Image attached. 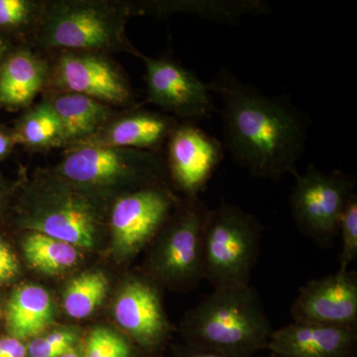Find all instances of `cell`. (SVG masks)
<instances>
[{"label": "cell", "instance_id": "6da1fadb", "mask_svg": "<svg viewBox=\"0 0 357 357\" xmlns=\"http://www.w3.org/2000/svg\"><path fill=\"white\" fill-rule=\"evenodd\" d=\"M208 86L222 98V144L237 165L264 180L297 175L307 123L289 98L263 95L227 68Z\"/></svg>", "mask_w": 357, "mask_h": 357}, {"label": "cell", "instance_id": "7a4b0ae2", "mask_svg": "<svg viewBox=\"0 0 357 357\" xmlns=\"http://www.w3.org/2000/svg\"><path fill=\"white\" fill-rule=\"evenodd\" d=\"M271 324L251 285L213 289L185 316V344L231 357H252L267 349Z\"/></svg>", "mask_w": 357, "mask_h": 357}, {"label": "cell", "instance_id": "3957f363", "mask_svg": "<svg viewBox=\"0 0 357 357\" xmlns=\"http://www.w3.org/2000/svg\"><path fill=\"white\" fill-rule=\"evenodd\" d=\"M134 15L131 2L107 0L44 1L34 32L36 43L45 50L82 51L109 55L139 51L130 44L126 21Z\"/></svg>", "mask_w": 357, "mask_h": 357}, {"label": "cell", "instance_id": "277c9868", "mask_svg": "<svg viewBox=\"0 0 357 357\" xmlns=\"http://www.w3.org/2000/svg\"><path fill=\"white\" fill-rule=\"evenodd\" d=\"M262 227L243 208L223 202L208 211L204 231V279L213 289L250 285Z\"/></svg>", "mask_w": 357, "mask_h": 357}, {"label": "cell", "instance_id": "5b68a950", "mask_svg": "<svg viewBox=\"0 0 357 357\" xmlns=\"http://www.w3.org/2000/svg\"><path fill=\"white\" fill-rule=\"evenodd\" d=\"M54 173L84 191L100 196L112 189L129 192L158 185L167 172L159 152L114 147H79L66 151Z\"/></svg>", "mask_w": 357, "mask_h": 357}, {"label": "cell", "instance_id": "8992f818", "mask_svg": "<svg viewBox=\"0 0 357 357\" xmlns=\"http://www.w3.org/2000/svg\"><path fill=\"white\" fill-rule=\"evenodd\" d=\"M33 195L27 225L75 248H91L100 220L95 196L55 173Z\"/></svg>", "mask_w": 357, "mask_h": 357}, {"label": "cell", "instance_id": "52a82bcc", "mask_svg": "<svg viewBox=\"0 0 357 357\" xmlns=\"http://www.w3.org/2000/svg\"><path fill=\"white\" fill-rule=\"evenodd\" d=\"M208 211L199 198H185L169 218L151 259L152 269L168 285L191 289L203 280L204 231Z\"/></svg>", "mask_w": 357, "mask_h": 357}, {"label": "cell", "instance_id": "ba28073f", "mask_svg": "<svg viewBox=\"0 0 357 357\" xmlns=\"http://www.w3.org/2000/svg\"><path fill=\"white\" fill-rule=\"evenodd\" d=\"M294 177L290 208L298 229L321 245L333 243L345 206L356 195V178L338 170L326 173L314 165Z\"/></svg>", "mask_w": 357, "mask_h": 357}, {"label": "cell", "instance_id": "9c48e42d", "mask_svg": "<svg viewBox=\"0 0 357 357\" xmlns=\"http://www.w3.org/2000/svg\"><path fill=\"white\" fill-rule=\"evenodd\" d=\"M45 91L47 93H77L112 107L135 105L128 77L105 54L61 51L50 65Z\"/></svg>", "mask_w": 357, "mask_h": 357}, {"label": "cell", "instance_id": "30bf717a", "mask_svg": "<svg viewBox=\"0 0 357 357\" xmlns=\"http://www.w3.org/2000/svg\"><path fill=\"white\" fill-rule=\"evenodd\" d=\"M146 69L147 102L176 119L198 121L210 116L215 105L208 84L171 58H152L138 54Z\"/></svg>", "mask_w": 357, "mask_h": 357}, {"label": "cell", "instance_id": "8fae6325", "mask_svg": "<svg viewBox=\"0 0 357 357\" xmlns=\"http://www.w3.org/2000/svg\"><path fill=\"white\" fill-rule=\"evenodd\" d=\"M177 206L173 195L159 185L117 197L110 210V227L119 255L137 252L158 234Z\"/></svg>", "mask_w": 357, "mask_h": 357}, {"label": "cell", "instance_id": "7c38bea8", "mask_svg": "<svg viewBox=\"0 0 357 357\" xmlns=\"http://www.w3.org/2000/svg\"><path fill=\"white\" fill-rule=\"evenodd\" d=\"M223 158L222 142L192 121L178 122L167 140V171L185 198H198Z\"/></svg>", "mask_w": 357, "mask_h": 357}, {"label": "cell", "instance_id": "4fadbf2b", "mask_svg": "<svg viewBox=\"0 0 357 357\" xmlns=\"http://www.w3.org/2000/svg\"><path fill=\"white\" fill-rule=\"evenodd\" d=\"M294 323L357 330L356 272L338 270L301 287L291 309Z\"/></svg>", "mask_w": 357, "mask_h": 357}, {"label": "cell", "instance_id": "5bb4252c", "mask_svg": "<svg viewBox=\"0 0 357 357\" xmlns=\"http://www.w3.org/2000/svg\"><path fill=\"white\" fill-rule=\"evenodd\" d=\"M119 325L148 351L163 344L169 332L157 289L149 281L131 279L115 301Z\"/></svg>", "mask_w": 357, "mask_h": 357}, {"label": "cell", "instance_id": "9a60e30c", "mask_svg": "<svg viewBox=\"0 0 357 357\" xmlns=\"http://www.w3.org/2000/svg\"><path fill=\"white\" fill-rule=\"evenodd\" d=\"M175 117L161 112L132 109L119 114L91 137L79 143V147H114L159 152L178 126Z\"/></svg>", "mask_w": 357, "mask_h": 357}, {"label": "cell", "instance_id": "2e32d148", "mask_svg": "<svg viewBox=\"0 0 357 357\" xmlns=\"http://www.w3.org/2000/svg\"><path fill=\"white\" fill-rule=\"evenodd\" d=\"M357 330L292 323L273 331L267 349L277 357H354Z\"/></svg>", "mask_w": 357, "mask_h": 357}, {"label": "cell", "instance_id": "e0dca14e", "mask_svg": "<svg viewBox=\"0 0 357 357\" xmlns=\"http://www.w3.org/2000/svg\"><path fill=\"white\" fill-rule=\"evenodd\" d=\"M50 64L30 49L14 52L0 67V107L27 109L46 89Z\"/></svg>", "mask_w": 357, "mask_h": 357}, {"label": "cell", "instance_id": "ac0fdd59", "mask_svg": "<svg viewBox=\"0 0 357 357\" xmlns=\"http://www.w3.org/2000/svg\"><path fill=\"white\" fill-rule=\"evenodd\" d=\"M44 98L62 124L65 150L91 137L119 114L109 105L77 93H49Z\"/></svg>", "mask_w": 357, "mask_h": 357}, {"label": "cell", "instance_id": "d6986e66", "mask_svg": "<svg viewBox=\"0 0 357 357\" xmlns=\"http://www.w3.org/2000/svg\"><path fill=\"white\" fill-rule=\"evenodd\" d=\"M52 321L53 304L50 295L39 286L18 288L7 304V331L17 340L41 335Z\"/></svg>", "mask_w": 357, "mask_h": 357}, {"label": "cell", "instance_id": "ffe728a7", "mask_svg": "<svg viewBox=\"0 0 357 357\" xmlns=\"http://www.w3.org/2000/svg\"><path fill=\"white\" fill-rule=\"evenodd\" d=\"M16 144L33 151H46L63 148V129L60 119L50 103L45 98L29 107L21 116L13 131Z\"/></svg>", "mask_w": 357, "mask_h": 357}, {"label": "cell", "instance_id": "44dd1931", "mask_svg": "<svg viewBox=\"0 0 357 357\" xmlns=\"http://www.w3.org/2000/svg\"><path fill=\"white\" fill-rule=\"evenodd\" d=\"M267 6L257 0L246 1H152L146 10L151 13H190L218 21H236L251 13H265Z\"/></svg>", "mask_w": 357, "mask_h": 357}, {"label": "cell", "instance_id": "7402d4cb", "mask_svg": "<svg viewBox=\"0 0 357 357\" xmlns=\"http://www.w3.org/2000/svg\"><path fill=\"white\" fill-rule=\"evenodd\" d=\"M23 251L32 267L47 274H58L74 266L79 258L77 248L38 231L28 234Z\"/></svg>", "mask_w": 357, "mask_h": 357}, {"label": "cell", "instance_id": "603a6c76", "mask_svg": "<svg viewBox=\"0 0 357 357\" xmlns=\"http://www.w3.org/2000/svg\"><path fill=\"white\" fill-rule=\"evenodd\" d=\"M109 288V281L102 272H86L70 281L64 294L65 311L70 318L91 316L102 304Z\"/></svg>", "mask_w": 357, "mask_h": 357}, {"label": "cell", "instance_id": "cb8c5ba5", "mask_svg": "<svg viewBox=\"0 0 357 357\" xmlns=\"http://www.w3.org/2000/svg\"><path fill=\"white\" fill-rule=\"evenodd\" d=\"M44 1L34 0H0V28L20 30L32 29L38 25Z\"/></svg>", "mask_w": 357, "mask_h": 357}, {"label": "cell", "instance_id": "d4e9b609", "mask_svg": "<svg viewBox=\"0 0 357 357\" xmlns=\"http://www.w3.org/2000/svg\"><path fill=\"white\" fill-rule=\"evenodd\" d=\"M84 357H133L130 344L109 328H95L88 337Z\"/></svg>", "mask_w": 357, "mask_h": 357}, {"label": "cell", "instance_id": "484cf974", "mask_svg": "<svg viewBox=\"0 0 357 357\" xmlns=\"http://www.w3.org/2000/svg\"><path fill=\"white\" fill-rule=\"evenodd\" d=\"M338 234L342 237V251L338 256L340 269L347 270L351 262L357 258V196L354 195L345 206L340 225Z\"/></svg>", "mask_w": 357, "mask_h": 357}, {"label": "cell", "instance_id": "4316f807", "mask_svg": "<svg viewBox=\"0 0 357 357\" xmlns=\"http://www.w3.org/2000/svg\"><path fill=\"white\" fill-rule=\"evenodd\" d=\"M77 333L70 328L56 331L33 340L27 347L29 357H58L74 347Z\"/></svg>", "mask_w": 357, "mask_h": 357}, {"label": "cell", "instance_id": "83f0119b", "mask_svg": "<svg viewBox=\"0 0 357 357\" xmlns=\"http://www.w3.org/2000/svg\"><path fill=\"white\" fill-rule=\"evenodd\" d=\"M18 273V263L6 244L0 241V283L14 278Z\"/></svg>", "mask_w": 357, "mask_h": 357}, {"label": "cell", "instance_id": "f1b7e54d", "mask_svg": "<svg viewBox=\"0 0 357 357\" xmlns=\"http://www.w3.org/2000/svg\"><path fill=\"white\" fill-rule=\"evenodd\" d=\"M27 349L17 338L9 337L0 340V357H26Z\"/></svg>", "mask_w": 357, "mask_h": 357}, {"label": "cell", "instance_id": "f546056e", "mask_svg": "<svg viewBox=\"0 0 357 357\" xmlns=\"http://www.w3.org/2000/svg\"><path fill=\"white\" fill-rule=\"evenodd\" d=\"M177 357H231L220 352L211 351V349H202L194 345L185 344L180 347L177 351Z\"/></svg>", "mask_w": 357, "mask_h": 357}, {"label": "cell", "instance_id": "4dcf8cb0", "mask_svg": "<svg viewBox=\"0 0 357 357\" xmlns=\"http://www.w3.org/2000/svg\"><path fill=\"white\" fill-rule=\"evenodd\" d=\"M13 132L9 133L0 126V161L6 158L15 146Z\"/></svg>", "mask_w": 357, "mask_h": 357}, {"label": "cell", "instance_id": "1f68e13d", "mask_svg": "<svg viewBox=\"0 0 357 357\" xmlns=\"http://www.w3.org/2000/svg\"><path fill=\"white\" fill-rule=\"evenodd\" d=\"M7 50H8V44H7L6 40L0 36V67L3 64L2 60H4Z\"/></svg>", "mask_w": 357, "mask_h": 357}, {"label": "cell", "instance_id": "d6a6232c", "mask_svg": "<svg viewBox=\"0 0 357 357\" xmlns=\"http://www.w3.org/2000/svg\"><path fill=\"white\" fill-rule=\"evenodd\" d=\"M58 357H82L81 354H79L76 351V349L73 347V349H69V351H66L65 354H63L62 356Z\"/></svg>", "mask_w": 357, "mask_h": 357}]
</instances>
